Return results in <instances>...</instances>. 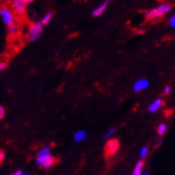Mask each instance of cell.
I'll return each instance as SVG.
<instances>
[{
    "mask_svg": "<svg viewBox=\"0 0 175 175\" xmlns=\"http://www.w3.org/2000/svg\"><path fill=\"white\" fill-rule=\"evenodd\" d=\"M166 130H167V126H166V124L161 123V124L158 125V127H157V133H158L159 136L165 135V132H166Z\"/></svg>",
    "mask_w": 175,
    "mask_h": 175,
    "instance_id": "13",
    "label": "cell"
},
{
    "mask_svg": "<svg viewBox=\"0 0 175 175\" xmlns=\"http://www.w3.org/2000/svg\"><path fill=\"white\" fill-rule=\"evenodd\" d=\"M116 132V128H110L106 133L105 135L103 136V139H110V138L114 135V133Z\"/></svg>",
    "mask_w": 175,
    "mask_h": 175,
    "instance_id": "14",
    "label": "cell"
},
{
    "mask_svg": "<svg viewBox=\"0 0 175 175\" xmlns=\"http://www.w3.org/2000/svg\"><path fill=\"white\" fill-rule=\"evenodd\" d=\"M4 158H5V152L4 150L0 149V164L4 162Z\"/></svg>",
    "mask_w": 175,
    "mask_h": 175,
    "instance_id": "18",
    "label": "cell"
},
{
    "mask_svg": "<svg viewBox=\"0 0 175 175\" xmlns=\"http://www.w3.org/2000/svg\"><path fill=\"white\" fill-rule=\"evenodd\" d=\"M43 30H44V25L42 24V23L37 22L30 25L28 32V39L29 42H36L42 35Z\"/></svg>",
    "mask_w": 175,
    "mask_h": 175,
    "instance_id": "2",
    "label": "cell"
},
{
    "mask_svg": "<svg viewBox=\"0 0 175 175\" xmlns=\"http://www.w3.org/2000/svg\"><path fill=\"white\" fill-rule=\"evenodd\" d=\"M22 174H23L22 171V170H18V171L14 172L13 173H12L11 175H22Z\"/></svg>",
    "mask_w": 175,
    "mask_h": 175,
    "instance_id": "22",
    "label": "cell"
},
{
    "mask_svg": "<svg viewBox=\"0 0 175 175\" xmlns=\"http://www.w3.org/2000/svg\"><path fill=\"white\" fill-rule=\"evenodd\" d=\"M171 93V87L170 86H165L164 89V95L165 96H168Z\"/></svg>",
    "mask_w": 175,
    "mask_h": 175,
    "instance_id": "17",
    "label": "cell"
},
{
    "mask_svg": "<svg viewBox=\"0 0 175 175\" xmlns=\"http://www.w3.org/2000/svg\"><path fill=\"white\" fill-rule=\"evenodd\" d=\"M4 114H5V110H4V108L2 105H0V120L4 118Z\"/></svg>",
    "mask_w": 175,
    "mask_h": 175,
    "instance_id": "20",
    "label": "cell"
},
{
    "mask_svg": "<svg viewBox=\"0 0 175 175\" xmlns=\"http://www.w3.org/2000/svg\"><path fill=\"white\" fill-rule=\"evenodd\" d=\"M87 132L85 130H77L74 134L73 138H74V140L77 143H81L83 141H85L87 138Z\"/></svg>",
    "mask_w": 175,
    "mask_h": 175,
    "instance_id": "10",
    "label": "cell"
},
{
    "mask_svg": "<svg viewBox=\"0 0 175 175\" xmlns=\"http://www.w3.org/2000/svg\"><path fill=\"white\" fill-rule=\"evenodd\" d=\"M164 105V101L161 99V98H156L155 99L149 106V111L150 113L154 114V113H156Z\"/></svg>",
    "mask_w": 175,
    "mask_h": 175,
    "instance_id": "8",
    "label": "cell"
},
{
    "mask_svg": "<svg viewBox=\"0 0 175 175\" xmlns=\"http://www.w3.org/2000/svg\"><path fill=\"white\" fill-rule=\"evenodd\" d=\"M6 68V64L5 63H0V72H2V71H4V69Z\"/></svg>",
    "mask_w": 175,
    "mask_h": 175,
    "instance_id": "21",
    "label": "cell"
},
{
    "mask_svg": "<svg viewBox=\"0 0 175 175\" xmlns=\"http://www.w3.org/2000/svg\"><path fill=\"white\" fill-rule=\"evenodd\" d=\"M150 86V81L146 79H140L133 84V91L134 92H141L148 89Z\"/></svg>",
    "mask_w": 175,
    "mask_h": 175,
    "instance_id": "7",
    "label": "cell"
},
{
    "mask_svg": "<svg viewBox=\"0 0 175 175\" xmlns=\"http://www.w3.org/2000/svg\"><path fill=\"white\" fill-rule=\"evenodd\" d=\"M169 24H170L171 27L175 28V14L171 17V19H170V21H169Z\"/></svg>",
    "mask_w": 175,
    "mask_h": 175,
    "instance_id": "19",
    "label": "cell"
},
{
    "mask_svg": "<svg viewBox=\"0 0 175 175\" xmlns=\"http://www.w3.org/2000/svg\"><path fill=\"white\" fill-rule=\"evenodd\" d=\"M108 5V1H105L104 3H102V4L100 5L99 6H97V7L93 11L92 15H93V17H99V16H100V15L105 12V10L107 9Z\"/></svg>",
    "mask_w": 175,
    "mask_h": 175,
    "instance_id": "9",
    "label": "cell"
},
{
    "mask_svg": "<svg viewBox=\"0 0 175 175\" xmlns=\"http://www.w3.org/2000/svg\"><path fill=\"white\" fill-rule=\"evenodd\" d=\"M0 16L4 23V24L7 25V27L14 24V16L13 12L6 6L0 7Z\"/></svg>",
    "mask_w": 175,
    "mask_h": 175,
    "instance_id": "5",
    "label": "cell"
},
{
    "mask_svg": "<svg viewBox=\"0 0 175 175\" xmlns=\"http://www.w3.org/2000/svg\"><path fill=\"white\" fill-rule=\"evenodd\" d=\"M148 153H149V148L147 146H144L141 148V149L140 151V156L141 159H145L148 155Z\"/></svg>",
    "mask_w": 175,
    "mask_h": 175,
    "instance_id": "15",
    "label": "cell"
},
{
    "mask_svg": "<svg viewBox=\"0 0 175 175\" xmlns=\"http://www.w3.org/2000/svg\"><path fill=\"white\" fill-rule=\"evenodd\" d=\"M144 167V162L143 160H140L135 164V167L133 169L132 175H142V169Z\"/></svg>",
    "mask_w": 175,
    "mask_h": 175,
    "instance_id": "11",
    "label": "cell"
},
{
    "mask_svg": "<svg viewBox=\"0 0 175 175\" xmlns=\"http://www.w3.org/2000/svg\"><path fill=\"white\" fill-rule=\"evenodd\" d=\"M119 141L117 139H108V141L105 144L104 152L106 157H111L113 156L119 149Z\"/></svg>",
    "mask_w": 175,
    "mask_h": 175,
    "instance_id": "3",
    "label": "cell"
},
{
    "mask_svg": "<svg viewBox=\"0 0 175 175\" xmlns=\"http://www.w3.org/2000/svg\"><path fill=\"white\" fill-rule=\"evenodd\" d=\"M52 15H53V14H52V12H48L47 14H45V16L43 17L42 21H41L42 24L43 25L48 24V23L51 22L52 18Z\"/></svg>",
    "mask_w": 175,
    "mask_h": 175,
    "instance_id": "12",
    "label": "cell"
},
{
    "mask_svg": "<svg viewBox=\"0 0 175 175\" xmlns=\"http://www.w3.org/2000/svg\"><path fill=\"white\" fill-rule=\"evenodd\" d=\"M173 8V5L169 3H163L159 5L158 6L150 9L149 11L146 12V18L148 20H153L158 17H161L167 13H169Z\"/></svg>",
    "mask_w": 175,
    "mask_h": 175,
    "instance_id": "1",
    "label": "cell"
},
{
    "mask_svg": "<svg viewBox=\"0 0 175 175\" xmlns=\"http://www.w3.org/2000/svg\"><path fill=\"white\" fill-rule=\"evenodd\" d=\"M29 3V1L27 0H14L12 3L13 10L14 14L17 15H23L25 14L27 5Z\"/></svg>",
    "mask_w": 175,
    "mask_h": 175,
    "instance_id": "6",
    "label": "cell"
},
{
    "mask_svg": "<svg viewBox=\"0 0 175 175\" xmlns=\"http://www.w3.org/2000/svg\"><path fill=\"white\" fill-rule=\"evenodd\" d=\"M143 175H150V174H149L148 173H144V174H143Z\"/></svg>",
    "mask_w": 175,
    "mask_h": 175,
    "instance_id": "24",
    "label": "cell"
},
{
    "mask_svg": "<svg viewBox=\"0 0 175 175\" xmlns=\"http://www.w3.org/2000/svg\"><path fill=\"white\" fill-rule=\"evenodd\" d=\"M17 30H18V27L15 23L8 27V31L10 34H15L17 32Z\"/></svg>",
    "mask_w": 175,
    "mask_h": 175,
    "instance_id": "16",
    "label": "cell"
},
{
    "mask_svg": "<svg viewBox=\"0 0 175 175\" xmlns=\"http://www.w3.org/2000/svg\"><path fill=\"white\" fill-rule=\"evenodd\" d=\"M22 175H31V173H28V172H27V173H24Z\"/></svg>",
    "mask_w": 175,
    "mask_h": 175,
    "instance_id": "23",
    "label": "cell"
},
{
    "mask_svg": "<svg viewBox=\"0 0 175 175\" xmlns=\"http://www.w3.org/2000/svg\"><path fill=\"white\" fill-rule=\"evenodd\" d=\"M51 155V148L48 146L43 147L38 150L37 156H36V164L38 166H41L44 164V163L50 157Z\"/></svg>",
    "mask_w": 175,
    "mask_h": 175,
    "instance_id": "4",
    "label": "cell"
}]
</instances>
